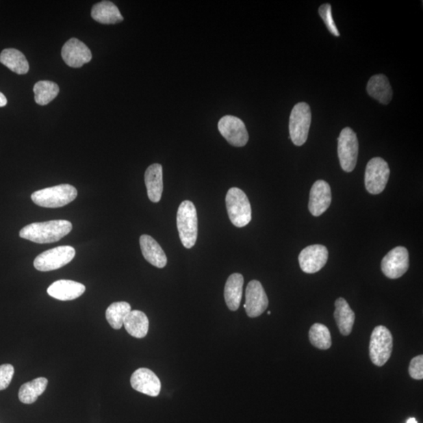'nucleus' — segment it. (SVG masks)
<instances>
[{"label":"nucleus","instance_id":"f257e3e1","mask_svg":"<svg viewBox=\"0 0 423 423\" xmlns=\"http://www.w3.org/2000/svg\"><path fill=\"white\" fill-rule=\"evenodd\" d=\"M72 230L73 225L70 221L56 220L27 225L20 231L19 235L35 243H53L61 240Z\"/></svg>","mask_w":423,"mask_h":423},{"label":"nucleus","instance_id":"f03ea898","mask_svg":"<svg viewBox=\"0 0 423 423\" xmlns=\"http://www.w3.org/2000/svg\"><path fill=\"white\" fill-rule=\"evenodd\" d=\"M77 189L70 184L41 189L31 195L32 202L45 208H60L77 198Z\"/></svg>","mask_w":423,"mask_h":423},{"label":"nucleus","instance_id":"7ed1b4c3","mask_svg":"<svg viewBox=\"0 0 423 423\" xmlns=\"http://www.w3.org/2000/svg\"><path fill=\"white\" fill-rule=\"evenodd\" d=\"M177 225L183 246L192 248L198 238L197 210L191 201H183L179 206Z\"/></svg>","mask_w":423,"mask_h":423},{"label":"nucleus","instance_id":"20e7f679","mask_svg":"<svg viewBox=\"0 0 423 423\" xmlns=\"http://www.w3.org/2000/svg\"><path fill=\"white\" fill-rule=\"evenodd\" d=\"M226 206L229 219L235 227H243L251 223V205L242 190L231 188L226 195Z\"/></svg>","mask_w":423,"mask_h":423},{"label":"nucleus","instance_id":"39448f33","mask_svg":"<svg viewBox=\"0 0 423 423\" xmlns=\"http://www.w3.org/2000/svg\"><path fill=\"white\" fill-rule=\"evenodd\" d=\"M311 107L305 102L298 103L292 108L290 118V138L296 146L306 143L311 124Z\"/></svg>","mask_w":423,"mask_h":423},{"label":"nucleus","instance_id":"423d86ee","mask_svg":"<svg viewBox=\"0 0 423 423\" xmlns=\"http://www.w3.org/2000/svg\"><path fill=\"white\" fill-rule=\"evenodd\" d=\"M393 351V336L389 330L383 326L374 329L370 344V355L374 365L381 367L389 361Z\"/></svg>","mask_w":423,"mask_h":423},{"label":"nucleus","instance_id":"0eeeda50","mask_svg":"<svg viewBox=\"0 0 423 423\" xmlns=\"http://www.w3.org/2000/svg\"><path fill=\"white\" fill-rule=\"evenodd\" d=\"M359 148V140L354 130L350 127L343 129L338 138V157L345 172H350L355 169Z\"/></svg>","mask_w":423,"mask_h":423},{"label":"nucleus","instance_id":"6e6552de","mask_svg":"<svg viewBox=\"0 0 423 423\" xmlns=\"http://www.w3.org/2000/svg\"><path fill=\"white\" fill-rule=\"evenodd\" d=\"M75 256L73 247L58 246L40 254L34 260V267L43 272L57 270L72 261Z\"/></svg>","mask_w":423,"mask_h":423},{"label":"nucleus","instance_id":"1a4fd4ad","mask_svg":"<svg viewBox=\"0 0 423 423\" xmlns=\"http://www.w3.org/2000/svg\"><path fill=\"white\" fill-rule=\"evenodd\" d=\"M389 173V165L383 159L376 157L368 162L365 175V183L368 192L372 194L382 193L386 188Z\"/></svg>","mask_w":423,"mask_h":423},{"label":"nucleus","instance_id":"9d476101","mask_svg":"<svg viewBox=\"0 0 423 423\" xmlns=\"http://www.w3.org/2000/svg\"><path fill=\"white\" fill-rule=\"evenodd\" d=\"M409 268L408 249L402 246L396 247L389 251L382 260L381 269L385 276L390 279L402 277Z\"/></svg>","mask_w":423,"mask_h":423},{"label":"nucleus","instance_id":"9b49d317","mask_svg":"<svg viewBox=\"0 0 423 423\" xmlns=\"http://www.w3.org/2000/svg\"><path fill=\"white\" fill-rule=\"evenodd\" d=\"M218 129L227 142L235 147H243L248 142V133L246 125L240 118L233 116L221 118Z\"/></svg>","mask_w":423,"mask_h":423},{"label":"nucleus","instance_id":"f8f14e48","mask_svg":"<svg viewBox=\"0 0 423 423\" xmlns=\"http://www.w3.org/2000/svg\"><path fill=\"white\" fill-rule=\"evenodd\" d=\"M269 305L267 294L259 281L253 280L249 282L246 290V309L249 318H257L266 311Z\"/></svg>","mask_w":423,"mask_h":423},{"label":"nucleus","instance_id":"ddd939ff","mask_svg":"<svg viewBox=\"0 0 423 423\" xmlns=\"http://www.w3.org/2000/svg\"><path fill=\"white\" fill-rule=\"evenodd\" d=\"M329 251L322 245H313L303 248L299 256L301 270L307 274H314L321 270L326 264Z\"/></svg>","mask_w":423,"mask_h":423},{"label":"nucleus","instance_id":"4468645a","mask_svg":"<svg viewBox=\"0 0 423 423\" xmlns=\"http://www.w3.org/2000/svg\"><path fill=\"white\" fill-rule=\"evenodd\" d=\"M62 57L69 67L81 68L91 61L92 53L83 42L73 38L63 46Z\"/></svg>","mask_w":423,"mask_h":423},{"label":"nucleus","instance_id":"2eb2a0df","mask_svg":"<svg viewBox=\"0 0 423 423\" xmlns=\"http://www.w3.org/2000/svg\"><path fill=\"white\" fill-rule=\"evenodd\" d=\"M130 383L135 390L151 397H157L161 392L160 379L149 368H141L135 371Z\"/></svg>","mask_w":423,"mask_h":423},{"label":"nucleus","instance_id":"dca6fc26","mask_svg":"<svg viewBox=\"0 0 423 423\" xmlns=\"http://www.w3.org/2000/svg\"><path fill=\"white\" fill-rule=\"evenodd\" d=\"M332 203V192L329 184L319 180L313 184L310 192L308 208L313 216H320L326 211Z\"/></svg>","mask_w":423,"mask_h":423},{"label":"nucleus","instance_id":"f3484780","mask_svg":"<svg viewBox=\"0 0 423 423\" xmlns=\"http://www.w3.org/2000/svg\"><path fill=\"white\" fill-rule=\"evenodd\" d=\"M86 291L84 285L70 280H59L49 287L47 294L54 299L67 301L77 299Z\"/></svg>","mask_w":423,"mask_h":423},{"label":"nucleus","instance_id":"a211bd4d","mask_svg":"<svg viewBox=\"0 0 423 423\" xmlns=\"http://www.w3.org/2000/svg\"><path fill=\"white\" fill-rule=\"evenodd\" d=\"M141 252L146 260L155 268H164L167 264L166 255L159 244L148 235L140 238Z\"/></svg>","mask_w":423,"mask_h":423},{"label":"nucleus","instance_id":"6ab92c4d","mask_svg":"<svg viewBox=\"0 0 423 423\" xmlns=\"http://www.w3.org/2000/svg\"><path fill=\"white\" fill-rule=\"evenodd\" d=\"M367 92L372 99L381 102L383 105H388L392 100L393 90L386 75L379 74L372 77L368 81Z\"/></svg>","mask_w":423,"mask_h":423},{"label":"nucleus","instance_id":"aec40b11","mask_svg":"<svg viewBox=\"0 0 423 423\" xmlns=\"http://www.w3.org/2000/svg\"><path fill=\"white\" fill-rule=\"evenodd\" d=\"M144 181L149 199L153 203H159L164 192L162 166L157 164L150 166L145 172Z\"/></svg>","mask_w":423,"mask_h":423},{"label":"nucleus","instance_id":"412c9836","mask_svg":"<svg viewBox=\"0 0 423 423\" xmlns=\"http://www.w3.org/2000/svg\"><path fill=\"white\" fill-rule=\"evenodd\" d=\"M334 317L342 335L351 333L355 321V313L344 298H339L335 303Z\"/></svg>","mask_w":423,"mask_h":423},{"label":"nucleus","instance_id":"4be33fe9","mask_svg":"<svg viewBox=\"0 0 423 423\" xmlns=\"http://www.w3.org/2000/svg\"><path fill=\"white\" fill-rule=\"evenodd\" d=\"M244 278L241 274H233L227 280L225 298L227 307L235 311L240 307L242 298Z\"/></svg>","mask_w":423,"mask_h":423},{"label":"nucleus","instance_id":"5701e85b","mask_svg":"<svg viewBox=\"0 0 423 423\" xmlns=\"http://www.w3.org/2000/svg\"><path fill=\"white\" fill-rule=\"evenodd\" d=\"M92 18L101 24L115 25L123 21V15L115 4L102 1L92 8Z\"/></svg>","mask_w":423,"mask_h":423},{"label":"nucleus","instance_id":"b1692460","mask_svg":"<svg viewBox=\"0 0 423 423\" xmlns=\"http://www.w3.org/2000/svg\"><path fill=\"white\" fill-rule=\"evenodd\" d=\"M123 325L127 333L135 338L142 339L149 333V318L142 311H130L125 318Z\"/></svg>","mask_w":423,"mask_h":423},{"label":"nucleus","instance_id":"393cba45","mask_svg":"<svg viewBox=\"0 0 423 423\" xmlns=\"http://www.w3.org/2000/svg\"><path fill=\"white\" fill-rule=\"evenodd\" d=\"M0 62L18 75L29 73V64L24 54L16 49H5L0 53Z\"/></svg>","mask_w":423,"mask_h":423},{"label":"nucleus","instance_id":"a878e982","mask_svg":"<svg viewBox=\"0 0 423 423\" xmlns=\"http://www.w3.org/2000/svg\"><path fill=\"white\" fill-rule=\"evenodd\" d=\"M48 385L47 379L40 377L23 385L19 389L21 402L30 405L36 402L38 398L44 393Z\"/></svg>","mask_w":423,"mask_h":423},{"label":"nucleus","instance_id":"bb28decb","mask_svg":"<svg viewBox=\"0 0 423 423\" xmlns=\"http://www.w3.org/2000/svg\"><path fill=\"white\" fill-rule=\"evenodd\" d=\"M131 311V307L127 302H116L107 307L106 319L114 329H120L123 327L124 320Z\"/></svg>","mask_w":423,"mask_h":423},{"label":"nucleus","instance_id":"cd10ccee","mask_svg":"<svg viewBox=\"0 0 423 423\" xmlns=\"http://www.w3.org/2000/svg\"><path fill=\"white\" fill-rule=\"evenodd\" d=\"M34 90L37 104L47 105L59 94V86L51 81H40L34 86Z\"/></svg>","mask_w":423,"mask_h":423},{"label":"nucleus","instance_id":"c85d7f7f","mask_svg":"<svg viewBox=\"0 0 423 423\" xmlns=\"http://www.w3.org/2000/svg\"><path fill=\"white\" fill-rule=\"evenodd\" d=\"M309 339L313 346L320 350H328L332 346V337L329 329L322 324L312 325L309 332Z\"/></svg>","mask_w":423,"mask_h":423},{"label":"nucleus","instance_id":"c756f323","mask_svg":"<svg viewBox=\"0 0 423 423\" xmlns=\"http://www.w3.org/2000/svg\"><path fill=\"white\" fill-rule=\"evenodd\" d=\"M318 12L331 34L335 36H339V31L333 18L332 7H331V5L329 3L322 5V6L319 8Z\"/></svg>","mask_w":423,"mask_h":423},{"label":"nucleus","instance_id":"7c9ffc66","mask_svg":"<svg viewBox=\"0 0 423 423\" xmlns=\"http://www.w3.org/2000/svg\"><path fill=\"white\" fill-rule=\"evenodd\" d=\"M14 374V368L12 365L5 364L0 366V390L6 389L12 383Z\"/></svg>","mask_w":423,"mask_h":423},{"label":"nucleus","instance_id":"2f4dec72","mask_svg":"<svg viewBox=\"0 0 423 423\" xmlns=\"http://www.w3.org/2000/svg\"><path fill=\"white\" fill-rule=\"evenodd\" d=\"M409 375L416 381L423 379V356L419 355L411 361L409 366Z\"/></svg>","mask_w":423,"mask_h":423},{"label":"nucleus","instance_id":"473e14b6","mask_svg":"<svg viewBox=\"0 0 423 423\" xmlns=\"http://www.w3.org/2000/svg\"><path fill=\"white\" fill-rule=\"evenodd\" d=\"M8 104L7 97L0 92V107L6 106Z\"/></svg>","mask_w":423,"mask_h":423},{"label":"nucleus","instance_id":"72a5a7b5","mask_svg":"<svg viewBox=\"0 0 423 423\" xmlns=\"http://www.w3.org/2000/svg\"><path fill=\"white\" fill-rule=\"evenodd\" d=\"M407 423H417V421L415 418H410V419L407 421Z\"/></svg>","mask_w":423,"mask_h":423},{"label":"nucleus","instance_id":"f704fd0d","mask_svg":"<svg viewBox=\"0 0 423 423\" xmlns=\"http://www.w3.org/2000/svg\"><path fill=\"white\" fill-rule=\"evenodd\" d=\"M270 313H271V312H270V311H269V312L268 313V316H270Z\"/></svg>","mask_w":423,"mask_h":423}]
</instances>
